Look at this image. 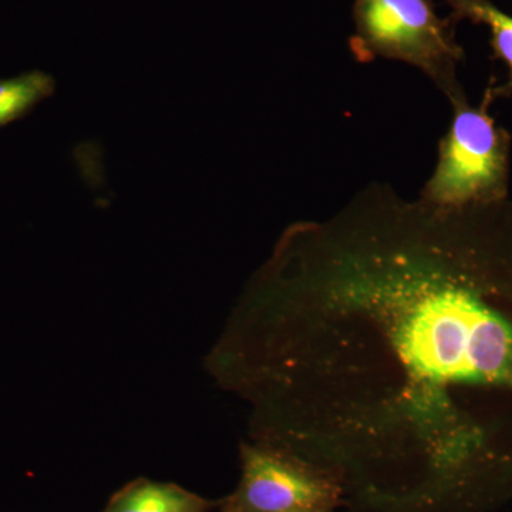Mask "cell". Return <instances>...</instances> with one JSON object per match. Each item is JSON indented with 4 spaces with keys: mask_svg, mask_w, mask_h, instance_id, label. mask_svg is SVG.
<instances>
[{
    "mask_svg": "<svg viewBox=\"0 0 512 512\" xmlns=\"http://www.w3.org/2000/svg\"><path fill=\"white\" fill-rule=\"evenodd\" d=\"M208 507L180 485L137 480L114 495L104 512H207Z\"/></svg>",
    "mask_w": 512,
    "mask_h": 512,
    "instance_id": "6",
    "label": "cell"
},
{
    "mask_svg": "<svg viewBox=\"0 0 512 512\" xmlns=\"http://www.w3.org/2000/svg\"><path fill=\"white\" fill-rule=\"evenodd\" d=\"M468 99L453 104V120L439 143V160L420 200L441 208L495 204L510 198L511 134Z\"/></svg>",
    "mask_w": 512,
    "mask_h": 512,
    "instance_id": "3",
    "label": "cell"
},
{
    "mask_svg": "<svg viewBox=\"0 0 512 512\" xmlns=\"http://www.w3.org/2000/svg\"><path fill=\"white\" fill-rule=\"evenodd\" d=\"M242 474L228 512H333L345 488L332 471L269 444H241Z\"/></svg>",
    "mask_w": 512,
    "mask_h": 512,
    "instance_id": "4",
    "label": "cell"
},
{
    "mask_svg": "<svg viewBox=\"0 0 512 512\" xmlns=\"http://www.w3.org/2000/svg\"><path fill=\"white\" fill-rule=\"evenodd\" d=\"M225 512H228V511H225Z\"/></svg>",
    "mask_w": 512,
    "mask_h": 512,
    "instance_id": "8",
    "label": "cell"
},
{
    "mask_svg": "<svg viewBox=\"0 0 512 512\" xmlns=\"http://www.w3.org/2000/svg\"><path fill=\"white\" fill-rule=\"evenodd\" d=\"M349 46L357 62L396 60L420 70L451 106L467 99L458 80L464 50L456 22L440 18L431 0H356Z\"/></svg>",
    "mask_w": 512,
    "mask_h": 512,
    "instance_id": "2",
    "label": "cell"
},
{
    "mask_svg": "<svg viewBox=\"0 0 512 512\" xmlns=\"http://www.w3.org/2000/svg\"><path fill=\"white\" fill-rule=\"evenodd\" d=\"M55 89V79L40 70L0 79V128L26 116L49 99Z\"/></svg>",
    "mask_w": 512,
    "mask_h": 512,
    "instance_id": "7",
    "label": "cell"
},
{
    "mask_svg": "<svg viewBox=\"0 0 512 512\" xmlns=\"http://www.w3.org/2000/svg\"><path fill=\"white\" fill-rule=\"evenodd\" d=\"M252 437L359 512L512 501V198L441 208L372 183L289 225L214 355Z\"/></svg>",
    "mask_w": 512,
    "mask_h": 512,
    "instance_id": "1",
    "label": "cell"
},
{
    "mask_svg": "<svg viewBox=\"0 0 512 512\" xmlns=\"http://www.w3.org/2000/svg\"><path fill=\"white\" fill-rule=\"evenodd\" d=\"M450 8V18L454 22L470 20L473 23L488 26L491 32V49L495 59L507 66V80L500 86L491 82L484 96L491 101L508 99L512 96V16L501 12L488 0H444Z\"/></svg>",
    "mask_w": 512,
    "mask_h": 512,
    "instance_id": "5",
    "label": "cell"
}]
</instances>
